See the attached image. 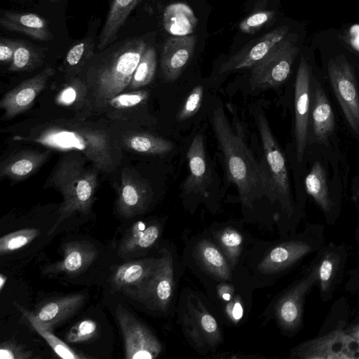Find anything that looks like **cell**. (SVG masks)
Returning <instances> with one entry per match:
<instances>
[{
    "label": "cell",
    "instance_id": "cb8c5ba5",
    "mask_svg": "<svg viewBox=\"0 0 359 359\" xmlns=\"http://www.w3.org/2000/svg\"><path fill=\"white\" fill-rule=\"evenodd\" d=\"M189 175L183 188L187 193H199L208 196L206 191L209 181L203 138L197 135L193 139L187 151Z\"/></svg>",
    "mask_w": 359,
    "mask_h": 359
},
{
    "label": "cell",
    "instance_id": "d4e9b609",
    "mask_svg": "<svg viewBox=\"0 0 359 359\" xmlns=\"http://www.w3.org/2000/svg\"><path fill=\"white\" fill-rule=\"evenodd\" d=\"M305 187L323 212L326 222L333 225L338 217V206L329 191L325 170L318 161L313 165L307 175Z\"/></svg>",
    "mask_w": 359,
    "mask_h": 359
},
{
    "label": "cell",
    "instance_id": "9a60e30c",
    "mask_svg": "<svg viewBox=\"0 0 359 359\" xmlns=\"http://www.w3.org/2000/svg\"><path fill=\"white\" fill-rule=\"evenodd\" d=\"M310 68L302 57L298 68L294 89V134L297 161L303 160L308 136L310 106Z\"/></svg>",
    "mask_w": 359,
    "mask_h": 359
},
{
    "label": "cell",
    "instance_id": "d590c367",
    "mask_svg": "<svg viewBox=\"0 0 359 359\" xmlns=\"http://www.w3.org/2000/svg\"><path fill=\"white\" fill-rule=\"evenodd\" d=\"M156 68V51L152 47H147L142 55L128 88L130 90H135L148 85L154 76Z\"/></svg>",
    "mask_w": 359,
    "mask_h": 359
},
{
    "label": "cell",
    "instance_id": "f1b7e54d",
    "mask_svg": "<svg viewBox=\"0 0 359 359\" xmlns=\"http://www.w3.org/2000/svg\"><path fill=\"white\" fill-rule=\"evenodd\" d=\"M140 0H113L100 33L97 48L102 50L114 42L121 27Z\"/></svg>",
    "mask_w": 359,
    "mask_h": 359
},
{
    "label": "cell",
    "instance_id": "bcb514c9",
    "mask_svg": "<svg viewBox=\"0 0 359 359\" xmlns=\"http://www.w3.org/2000/svg\"><path fill=\"white\" fill-rule=\"evenodd\" d=\"M350 43L351 46L359 51V25H353L349 30Z\"/></svg>",
    "mask_w": 359,
    "mask_h": 359
},
{
    "label": "cell",
    "instance_id": "74e56055",
    "mask_svg": "<svg viewBox=\"0 0 359 359\" xmlns=\"http://www.w3.org/2000/svg\"><path fill=\"white\" fill-rule=\"evenodd\" d=\"M217 239L226 257L231 263L234 262L243 243L241 234L234 229L226 228L218 233Z\"/></svg>",
    "mask_w": 359,
    "mask_h": 359
},
{
    "label": "cell",
    "instance_id": "277c9868",
    "mask_svg": "<svg viewBox=\"0 0 359 359\" xmlns=\"http://www.w3.org/2000/svg\"><path fill=\"white\" fill-rule=\"evenodd\" d=\"M147 48L140 39L126 41L101 62L90 67L84 81L94 111L128 88L133 73Z\"/></svg>",
    "mask_w": 359,
    "mask_h": 359
},
{
    "label": "cell",
    "instance_id": "7a4b0ae2",
    "mask_svg": "<svg viewBox=\"0 0 359 359\" xmlns=\"http://www.w3.org/2000/svg\"><path fill=\"white\" fill-rule=\"evenodd\" d=\"M87 161L79 152L67 151L55 165L47 184L61 193L63 201L58 209V218L48 235L74 212H90L95 198L98 170L88 165Z\"/></svg>",
    "mask_w": 359,
    "mask_h": 359
},
{
    "label": "cell",
    "instance_id": "5b68a950",
    "mask_svg": "<svg viewBox=\"0 0 359 359\" xmlns=\"http://www.w3.org/2000/svg\"><path fill=\"white\" fill-rule=\"evenodd\" d=\"M349 307L341 297L334 302L316 335L292 348L295 359H348L359 358V344L346 334Z\"/></svg>",
    "mask_w": 359,
    "mask_h": 359
},
{
    "label": "cell",
    "instance_id": "c3c4849f",
    "mask_svg": "<svg viewBox=\"0 0 359 359\" xmlns=\"http://www.w3.org/2000/svg\"><path fill=\"white\" fill-rule=\"evenodd\" d=\"M354 235H355V243L357 244V248H358V255L359 256V222L358 223L357 226L355 227Z\"/></svg>",
    "mask_w": 359,
    "mask_h": 359
},
{
    "label": "cell",
    "instance_id": "f35d334b",
    "mask_svg": "<svg viewBox=\"0 0 359 359\" xmlns=\"http://www.w3.org/2000/svg\"><path fill=\"white\" fill-rule=\"evenodd\" d=\"M97 331V323L93 320L85 319L70 328L66 334V340L70 343L84 342L93 338Z\"/></svg>",
    "mask_w": 359,
    "mask_h": 359
},
{
    "label": "cell",
    "instance_id": "4dcf8cb0",
    "mask_svg": "<svg viewBox=\"0 0 359 359\" xmlns=\"http://www.w3.org/2000/svg\"><path fill=\"white\" fill-rule=\"evenodd\" d=\"M312 122L316 140L320 142H326L334 130V118L328 100L318 83L314 93Z\"/></svg>",
    "mask_w": 359,
    "mask_h": 359
},
{
    "label": "cell",
    "instance_id": "6da1fadb",
    "mask_svg": "<svg viewBox=\"0 0 359 359\" xmlns=\"http://www.w3.org/2000/svg\"><path fill=\"white\" fill-rule=\"evenodd\" d=\"M13 140L37 144L50 150L77 151L100 172H112L123 157L116 136L102 124L85 118H60L31 126Z\"/></svg>",
    "mask_w": 359,
    "mask_h": 359
},
{
    "label": "cell",
    "instance_id": "8992f818",
    "mask_svg": "<svg viewBox=\"0 0 359 359\" xmlns=\"http://www.w3.org/2000/svg\"><path fill=\"white\" fill-rule=\"evenodd\" d=\"M265 165H260L263 192L271 202L278 201L288 218L294 213L285 159L264 114L258 116Z\"/></svg>",
    "mask_w": 359,
    "mask_h": 359
},
{
    "label": "cell",
    "instance_id": "681fc988",
    "mask_svg": "<svg viewBox=\"0 0 359 359\" xmlns=\"http://www.w3.org/2000/svg\"><path fill=\"white\" fill-rule=\"evenodd\" d=\"M6 276H5L4 274H0V290L1 291L3 290V287H4V285L6 282Z\"/></svg>",
    "mask_w": 359,
    "mask_h": 359
},
{
    "label": "cell",
    "instance_id": "ee69618b",
    "mask_svg": "<svg viewBox=\"0 0 359 359\" xmlns=\"http://www.w3.org/2000/svg\"><path fill=\"white\" fill-rule=\"evenodd\" d=\"M18 41L2 37L0 41V61L3 64H11L18 44Z\"/></svg>",
    "mask_w": 359,
    "mask_h": 359
},
{
    "label": "cell",
    "instance_id": "e575fe53",
    "mask_svg": "<svg viewBox=\"0 0 359 359\" xmlns=\"http://www.w3.org/2000/svg\"><path fill=\"white\" fill-rule=\"evenodd\" d=\"M43 54L31 43L18 40L8 69L11 72L31 71L41 65Z\"/></svg>",
    "mask_w": 359,
    "mask_h": 359
},
{
    "label": "cell",
    "instance_id": "f6af8a7d",
    "mask_svg": "<svg viewBox=\"0 0 359 359\" xmlns=\"http://www.w3.org/2000/svg\"><path fill=\"white\" fill-rule=\"evenodd\" d=\"M348 279L344 288L348 293L359 294V264L346 272Z\"/></svg>",
    "mask_w": 359,
    "mask_h": 359
},
{
    "label": "cell",
    "instance_id": "52a82bcc",
    "mask_svg": "<svg viewBox=\"0 0 359 359\" xmlns=\"http://www.w3.org/2000/svg\"><path fill=\"white\" fill-rule=\"evenodd\" d=\"M325 244V226L309 224L297 235L273 248L259 264L258 270L265 274L283 273L299 264Z\"/></svg>",
    "mask_w": 359,
    "mask_h": 359
},
{
    "label": "cell",
    "instance_id": "ba28073f",
    "mask_svg": "<svg viewBox=\"0 0 359 359\" xmlns=\"http://www.w3.org/2000/svg\"><path fill=\"white\" fill-rule=\"evenodd\" d=\"M315 286L317 277L309 264L302 276L287 287L276 302L275 316L286 335L294 336L302 329L306 299Z\"/></svg>",
    "mask_w": 359,
    "mask_h": 359
},
{
    "label": "cell",
    "instance_id": "603a6c76",
    "mask_svg": "<svg viewBox=\"0 0 359 359\" xmlns=\"http://www.w3.org/2000/svg\"><path fill=\"white\" fill-rule=\"evenodd\" d=\"M156 260L157 258L142 259L120 265L111 275V286L133 298L154 269Z\"/></svg>",
    "mask_w": 359,
    "mask_h": 359
},
{
    "label": "cell",
    "instance_id": "30bf717a",
    "mask_svg": "<svg viewBox=\"0 0 359 359\" xmlns=\"http://www.w3.org/2000/svg\"><path fill=\"white\" fill-rule=\"evenodd\" d=\"M348 251L345 244L325 243L314 255L309 265L314 269L320 299L326 303L333 298L343 281Z\"/></svg>",
    "mask_w": 359,
    "mask_h": 359
},
{
    "label": "cell",
    "instance_id": "f907efd6",
    "mask_svg": "<svg viewBox=\"0 0 359 359\" xmlns=\"http://www.w3.org/2000/svg\"><path fill=\"white\" fill-rule=\"evenodd\" d=\"M355 196L358 202L359 203V189L356 191Z\"/></svg>",
    "mask_w": 359,
    "mask_h": 359
},
{
    "label": "cell",
    "instance_id": "7bdbcfd3",
    "mask_svg": "<svg viewBox=\"0 0 359 359\" xmlns=\"http://www.w3.org/2000/svg\"><path fill=\"white\" fill-rule=\"evenodd\" d=\"M32 357V352L14 343L5 341L0 346L1 359H27Z\"/></svg>",
    "mask_w": 359,
    "mask_h": 359
},
{
    "label": "cell",
    "instance_id": "ab89813d",
    "mask_svg": "<svg viewBox=\"0 0 359 359\" xmlns=\"http://www.w3.org/2000/svg\"><path fill=\"white\" fill-rule=\"evenodd\" d=\"M197 324L209 342L216 343L220 339V332L215 318L205 309L199 308L197 311Z\"/></svg>",
    "mask_w": 359,
    "mask_h": 359
},
{
    "label": "cell",
    "instance_id": "1f68e13d",
    "mask_svg": "<svg viewBox=\"0 0 359 359\" xmlns=\"http://www.w3.org/2000/svg\"><path fill=\"white\" fill-rule=\"evenodd\" d=\"M196 255L202 266L217 278L226 280L231 273L224 254L213 243L202 241L196 248Z\"/></svg>",
    "mask_w": 359,
    "mask_h": 359
},
{
    "label": "cell",
    "instance_id": "b9f144b4",
    "mask_svg": "<svg viewBox=\"0 0 359 359\" xmlns=\"http://www.w3.org/2000/svg\"><path fill=\"white\" fill-rule=\"evenodd\" d=\"M203 95V87L201 85L196 86L189 93L182 107L178 112L177 118L180 121L185 120L192 116L198 110Z\"/></svg>",
    "mask_w": 359,
    "mask_h": 359
},
{
    "label": "cell",
    "instance_id": "44dd1931",
    "mask_svg": "<svg viewBox=\"0 0 359 359\" xmlns=\"http://www.w3.org/2000/svg\"><path fill=\"white\" fill-rule=\"evenodd\" d=\"M51 150H20L0 164V177L14 181L24 180L36 172L48 159Z\"/></svg>",
    "mask_w": 359,
    "mask_h": 359
},
{
    "label": "cell",
    "instance_id": "d6a6232c",
    "mask_svg": "<svg viewBox=\"0 0 359 359\" xmlns=\"http://www.w3.org/2000/svg\"><path fill=\"white\" fill-rule=\"evenodd\" d=\"M93 50L94 43L90 38L83 39L72 46L62 65V70L69 79L82 69L93 56Z\"/></svg>",
    "mask_w": 359,
    "mask_h": 359
},
{
    "label": "cell",
    "instance_id": "484cf974",
    "mask_svg": "<svg viewBox=\"0 0 359 359\" xmlns=\"http://www.w3.org/2000/svg\"><path fill=\"white\" fill-rule=\"evenodd\" d=\"M0 24L7 30L22 33L35 40L50 41L53 38L47 20L36 13L6 11Z\"/></svg>",
    "mask_w": 359,
    "mask_h": 359
},
{
    "label": "cell",
    "instance_id": "9c48e42d",
    "mask_svg": "<svg viewBox=\"0 0 359 359\" xmlns=\"http://www.w3.org/2000/svg\"><path fill=\"white\" fill-rule=\"evenodd\" d=\"M298 51L295 39L285 37L252 67L251 87L267 89L283 83L290 75Z\"/></svg>",
    "mask_w": 359,
    "mask_h": 359
},
{
    "label": "cell",
    "instance_id": "d6986e66",
    "mask_svg": "<svg viewBox=\"0 0 359 359\" xmlns=\"http://www.w3.org/2000/svg\"><path fill=\"white\" fill-rule=\"evenodd\" d=\"M98 252L95 247L87 241H72L63 246L61 260L48 265L43 269L48 276L60 274L76 275L86 269L95 260Z\"/></svg>",
    "mask_w": 359,
    "mask_h": 359
},
{
    "label": "cell",
    "instance_id": "7c38bea8",
    "mask_svg": "<svg viewBox=\"0 0 359 359\" xmlns=\"http://www.w3.org/2000/svg\"><path fill=\"white\" fill-rule=\"evenodd\" d=\"M116 316L124 340L126 358L153 359L161 353L159 341L132 313L119 305Z\"/></svg>",
    "mask_w": 359,
    "mask_h": 359
},
{
    "label": "cell",
    "instance_id": "836d02e7",
    "mask_svg": "<svg viewBox=\"0 0 359 359\" xmlns=\"http://www.w3.org/2000/svg\"><path fill=\"white\" fill-rule=\"evenodd\" d=\"M16 306L29 320L31 325L36 332H38L47 341L50 348L60 358L64 359H85L89 358L88 356L76 353L64 341L56 337L52 332V330H47L40 325L34 318L32 312L27 311L18 304H17Z\"/></svg>",
    "mask_w": 359,
    "mask_h": 359
},
{
    "label": "cell",
    "instance_id": "816d5d0a",
    "mask_svg": "<svg viewBox=\"0 0 359 359\" xmlns=\"http://www.w3.org/2000/svg\"><path fill=\"white\" fill-rule=\"evenodd\" d=\"M51 1H57L59 0H50Z\"/></svg>",
    "mask_w": 359,
    "mask_h": 359
},
{
    "label": "cell",
    "instance_id": "8d00e7d4",
    "mask_svg": "<svg viewBox=\"0 0 359 359\" xmlns=\"http://www.w3.org/2000/svg\"><path fill=\"white\" fill-rule=\"evenodd\" d=\"M39 233L37 229L27 228L3 236L0 238V255H6L26 246L36 238Z\"/></svg>",
    "mask_w": 359,
    "mask_h": 359
},
{
    "label": "cell",
    "instance_id": "4fadbf2b",
    "mask_svg": "<svg viewBox=\"0 0 359 359\" xmlns=\"http://www.w3.org/2000/svg\"><path fill=\"white\" fill-rule=\"evenodd\" d=\"M328 74L346 121L352 130L359 133V90L352 67L342 58L332 60Z\"/></svg>",
    "mask_w": 359,
    "mask_h": 359
},
{
    "label": "cell",
    "instance_id": "60d3db41",
    "mask_svg": "<svg viewBox=\"0 0 359 359\" xmlns=\"http://www.w3.org/2000/svg\"><path fill=\"white\" fill-rule=\"evenodd\" d=\"M273 18V11H259L241 21L239 29L243 33L252 34L270 22Z\"/></svg>",
    "mask_w": 359,
    "mask_h": 359
},
{
    "label": "cell",
    "instance_id": "8fae6325",
    "mask_svg": "<svg viewBox=\"0 0 359 359\" xmlns=\"http://www.w3.org/2000/svg\"><path fill=\"white\" fill-rule=\"evenodd\" d=\"M174 290V266L171 253L161 250L156 264L133 298L149 309L165 311Z\"/></svg>",
    "mask_w": 359,
    "mask_h": 359
},
{
    "label": "cell",
    "instance_id": "ac0fdd59",
    "mask_svg": "<svg viewBox=\"0 0 359 359\" xmlns=\"http://www.w3.org/2000/svg\"><path fill=\"white\" fill-rule=\"evenodd\" d=\"M149 96L146 90L123 92L106 101L94 113L110 121L132 126L140 121V109L145 106Z\"/></svg>",
    "mask_w": 359,
    "mask_h": 359
},
{
    "label": "cell",
    "instance_id": "7dc6e473",
    "mask_svg": "<svg viewBox=\"0 0 359 359\" xmlns=\"http://www.w3.org/2000/svg\"><path fill=\"white\" fill-rule=\"evenodd\" d=\"M345 331L347 334L359 344V323L347 325Z\"/></svg>",
    "mask_w": 359,
    "mask_h": 359
},
{
    "label": "cell",
    "instance_id": "ffe728a7",
    "mask_svg": "<svg viewBox=\"0 0 359 359\" xmlns=\"http://www.w3.org/2000/svg\"><path fill=\"white\" fill-rule=\"evenodd\" d=\"M196 38L194 35L171 37L165 42L161 59V70L168 81L176 80L194 52Z\"/></svg>",
    "mask_w": 359,
    "mask_h": 359
},
{
    "label": "cell",
    "instance_id": "e0dca14e",
    "mask_svg": "<svg viewBox=\"0 0 359 359\" xmlns=\"http://www.w3.org/2000/svg\"><path fill=\"white\" fill-rule=\"evenodd\" d=\"M289 27H278L247 44L224 62L219 74L252 67L280 41L286 37Z\"/></svg>",
    "mask_w": 359,
    "mask_h": 359
},
{
    "label": "cell",
    "instance_id": "2e32d148",
    "mask_svg": "<svg viewBox=\"0 0 359 359\" xmlns=\"http://www.w3.org/2000/svg\"><path fill=\"white\" fill-rule=\"evenodd\" d=\"M151 198L147 184L135 171L125 168L121 172V185L116 202L118 214L132 218L144 212Z\"/></svg>",
    "mask_w": 359,
    "mask_h": 359
},
{
    "label": "cell",
    "instance_id": "83f0119b",
    "mask_svg": "<svg viewBox=\"0 0 359 359\" xmlns=\"http://www.w3.org/2000/svg\"><path fill=\"white\" fill-rule=\"evenodd\" d=\"M116 137L120 146L136 153L160 155L173 149V144L162 137L140 131L129 130Z\"/></svg>",
    "mask_w": 359,
    "mask_h": 359
},
{
    "label": "cell",
    "instance_id": "7402d4cb",
    "mask_svg": "<svg viewBox=\"0 0 359 359\" xmlns=\"http://www.w3.org/2000/svg\"><path fill=\"white\" fill-rule=\"evenodd\" d=\"M85 299L86 297L82 294L54 298L42 304L33 315L40 325L53 330L73 316L83 305Z\"/></svg>",
    "mask_w": 359,
    "mask_h": 359
},
{
    "label": "cell",
    "instance_id": "f546056e",
    "mask_svg": "<svg viewBox=\"0 0 359 359\" xmlns=\"http://www.w3.org/2000/svg\"><path fill=\"white\" fill-rule=\"evenodd\" d=\"M160 226L156 224L135 222L120 243L118 252L125 255L150 248L158 240Z\"/></svg>",
    "mask_w": 359,
    "mask_h": 359
},
{
    "label": "cell",
    "instance_id": "5bb4252c",
    "mask_svg": "<svg viewBox=\"0 0 359 359\" xmlns=\"http://www.w3.org/2000/svg\"><path fill=\"white\" fill-rule=\"evenodd\" d=\"M54 74L53 68L46 67L41 72L23 81L5 93L0 102L4 117L13 118L28 110Z\"/></svg>",
    "mask_w": 359,
    "mask_h": 359
},
{
    "label": "cell",
    "instance_id": "3957f363",
    "mask_svg": "<svg viewBox=\"0 0 359 359\" xmlns=\"http://www.w3.org/2000/svg\"><path fill=\"white\" fill-rule=\"evenodd\" d=\"M212 123L228 178L238 187L243 204L250 205L257 194L263 191L260 165L243 139L232 130L222 107L214 110Z\"/></svg>",
    "mask_w": 359,
    "mask_h": 359
},
{
    "label": "cell",
    "instance_id": "4316f807",
    "mask_svg": "<svg viewBox=\"0 0 359 359\" xmlns=\"http://www.w3.org/2000/svg\"><path fill=\"white\" fill-rule=\"evenodd\" d=\"M55 101L57 104L74 111L79 118H85L93 113L87 85L80 77L69 78L63 84Z\"/></svg>",
    "mask_w": 359,
    "mask_h": 359
}]
</instances>
